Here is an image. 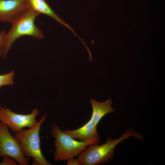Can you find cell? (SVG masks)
<instances>
[{
	"label": "cell",
	"instance_id": "8",
	"mask_svg": "<svg viewBox=\"0 0 165 165\" xmlns=\"http://www.w3.org/2000/svg\"><path fill=\"white\" fill-rule=\"evenodd\" d=\"M97 125L90 119L80 128L74 130L66 129L63 131L72 138L84 141L100 137L97 130Z\"/></svg>",
	"mask_w": 165,
	"mask_h": 165
},
{
	"label": "cell",
	"instance_id": "10",
	"mask_svg": "<svg viewBox=\"0 0 165 165\" xmlns=\"http://www.w3.org/2000/svg\"><path fill=\"white\" fill-rule=\"evenodd\" d=\"M90 101L92 108L90 119L97 125L105 116L115 111L112 106L113 101L111 98L104 102H99L93 99Z\"/></svg>",
	"mask_w": 165,
	"mask_h": 165
},
{
	"label": "cell",
	"instance_id": "4",
	"mask_svg": "<svg viewBox=\"0 0 165 165\" xmlns=\"http://www.w3.org/2000/svg\"><path fill=\"white\" fill-rule=\"evenodd\" d=\"M47 115L45 114L38 123L27 130H22L16 133L14 137L20 143L23 153L26 158H32L35 162L39 165H51L43 155L41 148L39 131L42 124Z\"/></svg>",
	"mask_w": 165,
	"mask_h": 165
},
{
	"label": "cell",
	"instance_id": "2",
	"mask_svg": "<svg viewBox=\"0 0 165 165\" xmlns=\"http://www.w3.org/2000/svg\"><path fill=\"white\" fill-rule=\"evenodd\" d=\"M51 133L55 138L53 144L55 150L54 156L55 161H67L78 156L89 145L98 144L101 140L99 137L84 141H78L61 130L57 125L52 126Z\"/></svg>",
	"mask_w": 165,
	"mask_h": 165
},
{
	"label": "cell",
	"instance_id": "9",
	"mask_svg": "<svg viewBox=\"0 0 165 165\" xmlns=\"http://www.w3.org/2000/svg\"><path fill=\"white\" fill-rule=\"evenodd\" d=\"M26 1L29 9L34 10L39 14H44L52 18L57 22L70 30L77 37H79L70 26L55 13L45 0H26Z\"/></svg>",
	"mask_w": 165,
	"mask_h": 165
},
{
	"label": "cell",
	"instance_id": "12",
	"mask_svg": "<svg viewBox=\"0 0 165 165\" xmlns=\"http://www.w3.org/2000/svg\"><path fill=\"white\" fill-rule=\"evenodd\" d=\"M6 33L5 30L0 31V57L3 55L6 42Z\"/></svg>",
	"mask_w": 165,
	"mask_h": 165
},
{
	"label": "cell",
	"instance_id": "13",
	"mask_svg": "<svg viewBox=\"0 0 165 165\" xmlns=\"http://www.w3.org/2000/svg\"><path fill=\"white\" fill-rule=\"evenodd\" d=\"M3 160L1 162H0V165H17V163L11 157L7 156H2Z\"/></svg>",
	"mask_w": 165,
	"mask_h": 165
},
{
	"label": "cell",
	"instance_id": "5",
	"mask_svg": "<svg viewBox=\"0 0 165 165\" xmlns=\"http://www.w3.org/2000/svg\"><path fill=\"white\" fill-rule=\"evenodd\" d=\"M4 156L11 157L20 165L29 164L20 142L10 134L7 126L0 121V157Z\"/></svg>",
	"mask_w": 165,
	"mask_h": 165
},
{
	"label": "cell",
	"instance_id": "11",
	"mask_svg": "<svg viewBox=\"0 0 165 165\" xmlns=\"http://www.w3.org/2000/svg\"><path fill=\"white\" fill-rule=\"evenodd\" d=\"M15 75V72L13 70L6 74L0 75V88L4 86L13 85Z\"/></svg>",
	"mask_w": 165,
	"mask_h": 165
},
{
	"label": "cell",
	"instance_id": "6",
	"mask_svg": "<svg viewBox=\"0 0 165 165\" xmlns=\"http://www.w3.org/2000/svg\"><path fill=\"white\" fill-rule=\"evenodd\" d=\"M39 113L37 108H35L28 114H17L1 106L0 121L7 125L13 132L16 133L24 128H29L36 125L38 122L36 117Z\"/></svg>",
	"mask_w": 165,
	"mask_h": 165
},
{
	"label": "cell",
	"instance_id": "1",
	"mask_svg": "<svg viewBox=\"0 0 165 165\" xmlns=\"http://www.w3.org/2000/svg\"><path fill=\"white\" fill-rule=\"evenodd\" d=\"M132 136L140 140L143 138L140 133L133 129H128L116 139H113L109 136L103 144H95L89 145L78 156V159L81 165H97L108 163L113 158L117 145Z\"/></svg>",
	"mask_w": 165,
	"mask_h": 165
},
{
	"label": "cell",
	"instance_id": "14",
	"mask_svg": "<svg viewBox=\"0 0 165 165\" xmlns=\"http://www.w3.org/2000/svg\"><path fill=\"white\" fill-rule=\"evenodd\" d=\"M67 165H81L79 159L75 157L70 158L67 160Z\"/></svg>",
	"mask_w": 165,
	"mask_h": 165
},
{
	"label": "cell",
	"instance_id": "3",
	"mask_svg": "<svg viewBox=\"0 0 165 165\" xmlns=\"http://www.w3.org/2000/svg\"><path fill=\"white\" fill-rule=\"evenodd\" d=\"M39 15L34 10L29 9L12 24L10 29L6 33L3 58H6L12 45L20 37L28 35L37 39L43 38L42 30L35 24V20Z\"/></svg>",
	"mask_w": 165,
	"mask_h": 165
},
{
	"label": "cell",
	"instance_id": "7",
	"mask_svg": "<svg viewBox=\"0 0 165 165\" xmlns=\"http://www.w3.org/2000/svg\"><path fill=\"white\" fill-rule=\"evenodd\" d=\"M29 9L26 0H0V21L12 24Z\"/></svg>",
	"mask_w": 165,
	"mask_h": 165
}]
</instances>
